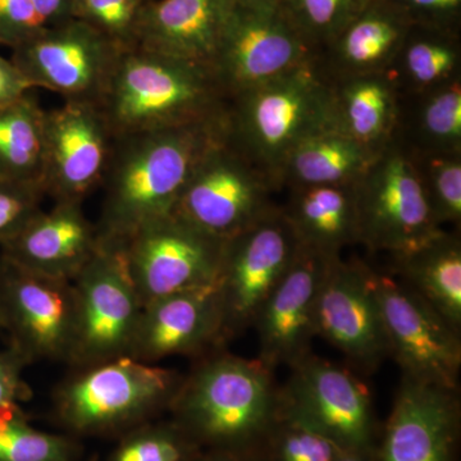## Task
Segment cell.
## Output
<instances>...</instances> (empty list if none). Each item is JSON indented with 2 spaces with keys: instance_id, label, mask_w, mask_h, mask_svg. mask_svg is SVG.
I'll return each instance as SVG.
<instances>
[{
  "instance_id": "6da1fadb",
  "label": "cell",
  "mask_w": 461,
  "mask_h": 461,
  "mask_svg": "<svg viewBox=\"0 0 461 461\" xmlns=\"http://www.w3.org/2000/svg\"><path fill=\"white\" fill-rule=\"evenodd\" d=\"M226 129V114L205 122L115 138L96 224L103 239L123 241L171 215L194 169Z\"/></svg>"
},
{
  "instance_id": "7a4b0ae2",
  "label": "cell",
  "mask_w": 461,
  "mask_h": 461,
  "mask_svg": "<svg viewBox=\"0 0 461 461\" xmlns=\"http://www.w3.org/2000/svg\"><path fill=\"white\" fill-rule=\"evenodd\" d=\"M229 100L211 67L136 47L121 53L98 107L115 139L215 120Z\"/></svg>"
},
{
  "instance_id": "3957f363",
  "label": "cell",
  "mask_w": 461,
  "mask_h": 461,
  "mask_svg": "<svg viewBox=\"0 0 461 461\" xmlns=\"http://www.w3.org/2000/svg\"><path fill=\"white\" fill-rule=\"evenodd\" d=\"M330 130V83L315 59L229 100L226 133L273 182L299 142Z\"/></svg>"
},
{
  "instance_id": "277c9868",
  "label": "cell",
  "mask_w": 461,
  "mask_h": 461,
  "mask_svg": "<svg viewBox=\"0 0 461 461\" xmlns=\"http://www.w3.org/2000/svg\"><path fill=\"white\" fill-rule=\"evenodd\" d=\"M278 402L280 390L259 360L215 351L184 375L169 409L194 436L238 445L271 426Z\"/></svg>"
},
{
  "instance_id": "5b68a950",
  "label": "cell",
  "mask_w": 461,
  "mask_h": 461,
  "mask_svg": "<svg viewBox=\"0 0 461 461\" xmlns=\"http://www.w3.org/2000/svg\"><path fill=\"white\" fill-rule=\"evenodd\" d=\"M184 375L121 357L78 368L56 391L63 421L81 432L108 429L169 408Z\"/></svg>"
},
{
  "instance_id": "8992f818",
  "label": "cell",
  "mask_w": 461,
  "mask_h": 461,
  "mask_svg": "<svg viewBox=\"0 0 461 461\" xmlns=\"http://www.w3.org/2000/svg\"><path fill=\"white\" fill-rule=\"evenodd\" d=\"M275 185L227 136L205 151L173 215L215 239L229 240L276 208Z\"/></svg>"
},
{
  "instance_id": "52a82bcc",
  "label": "cell",
  "mask_w": 461,
  "mask_h": 461,
  "mask_svg": "<svg viewBox=\"0 0 461 461\" xmlns=\"http://www.w3.org/2000/svg\"><path fill=\"white\" fill-rule=\"evenodd\" d=\"M72 284L77 332L69 364L78 369L129 357L142 304L120 242L100 238L98 250Z\"/></svg>"
},
{
  "instance_id": "ba28073f",
  "label": "cell",
  "mask_w": 461,
  "mask_h": 461,
  "mask_svg": "<svg viewBox=\"0 0 461 461\" xmlns=\"http://www.w3.org/2000/svg\"><path fill=\"white\" fill-rule=\"evenodd\" d=\"M299 248L281 206L226 240L215 282L224 342L254 327L260 309L290 268Z\"/></svg>"
},
{
  "instance_id": "9c48e42d",
  "label": "cell",
  "mask_w": 461,
  "mask_h": 461,
  "mask_svg": "<svg viewBox=\"0 0 461 461\" xmlns=\"http://www.w3.org/2000/svg\"><path fill=\"white\" fill-rule=\"evenodd\" d=\"M314 57L281 0H235L213 71L230 99Z\"/></svg>"
},
{
  "instance_id": "30bf717a",
  "label": "cell",
  "mask_w": 461,
  "mask_h": 461,
  "mask_svg": "<svg viewBox=\"0 0 461 461\" xmlns=\"http://www.w3.org/2000/svg\"><path fill=\"white\" fill-rule=\"evenodd\" d=\"M390 357L403 378L456 393L461 368L460 330L393 275L368 267Z\"/></svg>"
},
{
  "instance_id": "8fae6325",
  "label": "cell",
  "mask_w": 461,
  "mask_h": 461,
  "mask_svg": "<svg viewBox=\"0 0 461 461\" xmlns=\"http://www.w3.org/2000/svg\"><path fill=\"white\" fill-rule=\"evenodd\" d=\"M360 244L373 253H402L444 229L430 213L411 157L396 140L354 185Z\"/></svg>"
},
{
  "instance_id": "7c38bea8",
  "label": "cell",
  "mask_w": 461,
  "mask_h": 461,
  "mask_svg": "<svg viewBox=\"0 0 461 461\" xmlns=\"http://www.w3.org/2000/svg\"><path fill=\"white\" fill-rule=\"evenodd\" d=\"M118 242L144 306L172 294L214 286L226 241L171 214Z\"/></svg>"
},
{
  "instance_id": "4fadbf2b",
  "label": "cell",
  "mask_w": 461,
  "mask_h": 461,
  "mask_svg": "<svg viewBox=\"0 0 461 461\" xmlns=\"http://www.w3.org/2000/svg\"><path fill=\"white\" fill-rule=\"evenodd\" d=\"M0 321L27 363H71L77 332L74 284L26 271L0 257Z\"/></svg>"
},
{
  "instance_id": "5bb4252c",
  "label": "cell",
  "mask_w": 461,
  "mask_h": 461,
  "mask_svg": "<svg viewBox=\"0 0 461 461\" xmlns=\"http://www.w3.org/2000/svg\"><path fill=\"white\" fill-rule=\"evenodd\" d=\"M122 51L102 33L71 18L45 27L17 47L12 62L33 89L53 91L66 102L99 105Z\"/></svg>"
},
{
  "instance_id": "9a60e30c",
  "label": "cell",
  "mask_w": 461,
  "mask_h": 461,
  "mask_svg": "<svg viewBox=\"0 0 461 461\" xmlns=\"http://www.w3.org/2000/svg\"><path fill=\"white\" fill-rule=\"evenodd\" d=\"M281 402L345 451H368L373 433L371 396L353 373L308 355L290 366Z\"/></svg>"
},
{
  "instance_id": "2e32d148",
  "label": "cell",
  "mask_w": 461,
  "mask_h": 461,
  "mask_svg": "<svg viewBox=\"0 0 461 461\" xmlns=\"http://www.w3.org/2000/svg\"><path fill=\"white\" fill-rule=\"evenodd\" d=\"M368 267L341 257L330 263L315 306V336L355 366L373 371L390 357V348Z\"/></svg>"
},
{
  "instance_id": "e0dca14e",
  "label": "cell",
  "mask_w": 461,
  "mask_h": 461,
  "mask_svg": "<svg viewBox=\"0 0 461 461\" xmlns=\"http://www.w3.org/2000/svg\"><path fill=\"white\" fill-rule=\"evenodd\" d=\"M45 194L54 202L84 200L102 186L114 136L98 105L65 102L47 111Z\"/></svg>"
},
{
  "instance_id": "ac0fdd59",
  "label": "cell",
  "mask_w": 461,
  "mask_h": 461,
  "mask_svg": "<svg viewBox=\"0 0 461 461\" xmlns=\"http://www.w3.org/2000/svg\"><path fill=\"white\" fill-rule=\"evenodd\" d=\"M333 259L300 245L290 268L264 303L253 329L259 339L258 360L269 371L280 366L290 368L312 354L318 294Z\"/></svg>"
},
{
  "instance_id": "d6986e66",
  "label": "cell",
  "mask_w": 461,
  "mask_h": 461,
  "mask_svg": "<svg viewBox=\"0 0 461 461\" xmlns=\"http://www.w3.org/2000/svg\"><path fill=\"white\" fill-rule=\"evenodd\" d=\"M223 344L222 313L214 285L142 306L129 357L157 364L173 355H206Z\"/></svg>"
},
{
  "instance_id": "ffe728a7",
  "label": "cell",
  "mask_w": 461,
  "mask_h": 461,
  "mask_svg": "<svg viewBox=\"0 0 461 461\" xmlns=\"http://www.w3.org/2000/svg\"><path fill=\"white\" fill-rule=\"evenodd\" d=\"M99 244L98 227L85 215L83 203L54 202L0 245V257L26 271L72 282Z\"/></svg>"
},
{
  "instance_id": "44dd1931",
  "label": "cell",
  "mask_w": 461,
  "mask_h": 461,
  "mask_svg": "<svg viewBox=\"0 0 461 461\" xmlns=\"http://www.w3.org/2000/svg\"><path fill=\"white\" fill-rule=\"evenodd\" d=\"M455 393L402 378L382 461H451L457 423Z\"/></svg>"
},
{
  "instance_id": "7402d4cb",
  "label": "cell",
  "mask_w": 461,
  "mask_h": 461,
  "mask_svg": "<svg viewBox=\"0 0 461 461\" xmlns=\"http://www.w3.org/2000/svg\"><path fill=\"white\" fill-rule=\"evenodd\" d=\"M235 0H149L138 47L213 69Z\"/></svg>"
},
{
  "instance_id": "603a6c76",
  "label": "cell",
  "mask_w": 461,
  "mask_h": 461,
  "mask_svg": "<svg viewBox=\"0 0 461 461\" xmlns=\"http://www.w3.org/2000/svg\"><path fill=\"white\" fill-rule=\"evenodd\" d=\"M411 23L387 0H371L314 59L330 81L386 74Z\"/></svg>"
},
{
  "instance_id": "cb8c5ba5",
  "label": "cell",
  "mask_w": 461,
  "mask_h": 461,
  "mask_svg": "<svg viewBox=\"0 0 461 461\" xmlns=\"http://www.w3.org/2000/svg\"><path fill=\"white\" fill-rule=\"evenodd\" d=\"M330 83V130L381 154L395 139L400 109L395 85L386 74L354 76Z\"/></svg>"
},
{
  "instance_id": "d4e9b609",
  "label": "cell",
  "mask_w": 461,
  "mask_h": 461,
  "mask_svg": "<svg viewBox=\"0 0 461 461\" xmlns=\"http://www.w3.org/2000/svg\"><path fill=\"white\" fill-rule=\"evenodd\" d=\"M282 206L299 244L321 256L341 257L350 245L360 244L354 185L290 189Z\"/></svg>"
},
{
  "instance_id": "484cf974",
  "label": "cell",
  "mask_w": 461,
  "mask_h": 461,
  "mask_svg": "<svg viewBox=\"0 0 461 461\" xmlns=\"http://www.w3.org/2000/svg\"><path fill=\"white\" fill-rule=\"evenodd\" d=\"M393 277L461 332V241L441 230L417 247L391 254Z\"/></svg>"
},
{
  "instance_id": "4316f807",
  "label": "cell",
  "mask_w": 461,
  "mask_h": 461,
  "mask_svg": "<svg viewBox=\"0 0 461 461\" xmlns=\"http://www.w3.org/2000/svg\"><path fill=\"white\" fill-rule=\"evenodd\" d=\"M379 154L333 130L309 136L288 153L278 189L355 185Z\"/></svg>"
},
{
  "instance_id": "83f0119b",
  "label": "cell",
  "mask_w": 461,
  "mask_h": 461,
  "mask_svg": "<svg viewBox=\"0 0 461 461\" xmlns=\"http://www.w3.org/2000/svg\"><path fill=\"white\" fill-rule=\"evenodd\" d=\"M393 140L411 154H461V78L400 95Z\"/></svg>"
},
{
  "instance_id": "f1b7e54d",
  "label": "cell",
  "mask_w": 461,
  "mask_h": 461,
  "mask_svg": "<svg viewBox=\"0 0 461 461\" xmlns=\"http://www.w3.org/2000/svg\"><path fill=\"white\" fill-rule=\"evenodd\" d=\"M386 75L402 96L461 78L460 32L411 25Z\"/></svg>"
},
{
  "instance_id": "f546056e",
  "label": "cell",
  "mask_w": 461,
  "mask_h": 461,
  "mask_svg": "<svg viewBox=\"0 0 461 461\" xmlns=\"http://www.w3.org/2000/svg\"><path fill=\"white\" fill-rule=\"evenodd\" d=\"M44 111L32 90L0 107V180L45 191L47 130Z\"/></svg>"
},
{
  "instance_id": "4dcf8cb0",
  "label": "cell",
  "mask_w": 461,
  "mask_h": 461,
  "mask_svg": "<svg viewBox=\"0 0 461 461\" xmlns=\"http://www.w3.org/2000/svg\"><path fill=\"white\" fill-rule=\"evenodd\" d=\"M408 154L435 222L460 227L461 154Z\"/></svg>"
},
{
  "instance_id": "1f68e13d",
  "label": "cell",
  "mask_w": 461,
  "mask_h": 461,
  "mask_svg": "<svg viewBox=\"0 0 461 461\" xmlns=\"http://www.w3.org/2000/svg\"><path fill=\"white\" fill-rule=\"evenodd\" d=\"M71 455L66 438L30 426L20 405L0 409V461H69Z\"/></svg>"
},
{
  "instance_id": "d6a6232c",
  "label": "cell",
  "mask_w": 461,
  "mask_h": 461,
  "mask_svg": "<svg viewBox=\"0 0 461 461\" xmlns=\"http://www.w3.org/2000/svg\"><path fill=\"white\" fill-rule=\"evenodd\" d=\"M297 32L311 45L321 50L371 0H281Z\"/></svg>"
},
{
  "instance_id": "836d02e7",
  "label": "cell",
  "mask_w": 461,
  "mask_h": 461,
  "mask_svg": "<svg viewBox=\"0 0 461 461\" xmlns=\"http://www.w3.org/2000/svg\"><path fill=\"white\" fill-rule=\"evenodd\" d=\"M149 0H72L71 18L127 50L138 47V30Z\"/></svg>"
},
{
  "instance_id": "e575fe53",
  "label": "cell",
  "mask_w": 461,
  "mask_h": 461,
  "mask_svg": "<svg viewBox=\"0 0 461 461\" xmlns=\"http://www.w3.org/2000/svg\"><path fill=\"white\" fill-rule=\"evenodd\" d=\"M276 418L281 423L278 461H336L346 453L329 436L287 408L281 399Z\"/></svg>"
},
{
  "instance_id": "d590c367",
  "label": "cell",
  "mask_w": 461,
  "mask_h": 461,
  "mask_svg": "<svg viewBox=\"0 0 461 461\" xmlns=\"http://www.w3.org/2000/svg\"><path fill=\"white\" fill-rule=\"evenodd\" d=\"M45 196L41 186L0 180V245L41 211Z\"/></svg>"
},
{
  "instance_id": "8d00e7d4",
  "label": "cell",
  "mask_w": 461,
  "mask_h": 461,
  "mask_svg": "<svg viewBox=\"0 0 461 461\" xmlns=\"http://www.w3.org/2000/svg\"><path fill=\"white\" fill-rule=\"evenodd\" d=\"M185 455L180 437L168 430H149L123 442L112 461H184Z\"/></svg>"
},
{
  "instance_id": "74e56055",
  "label": "cell",
  "mask_w": 461,
  "mask_h": 461,
  "mask_svg": "<svg viewBox=\"0 0 461 461\" xmlns=\"http://www.w3.org/2000/svg\"><path fill=\"white\" fill-rule=\"evenodd\" d=\"M47 23L30 0H0V45L16 50Z\"/></svg>"
},
{
  "instance_id": "f35d334b",
  "label": "cell",
  "mask_w": 461,
  "mask_h": 461,
  "mask_svg": "<svg viewBox=\"0 0 461 461\" xmlns=\"http://www.w3.org/2000/svg\"><path fill=\"white\" fill-rule=\"evenodd\" d=\"M411 25L460 32L461 0H387Z\"/></svg>"
},
{
  "instance_id": "ab89813d",
  "label": "cell",
  "mask_w": 461,
  "mask_h": 461,
  "mask_svg": "<svg viewBox=\"0 0 461 461\" xmlns=\"http://www.w3.org/2000/svg\"><path fill=\"white\" fill-rule=\"evenodd\" d=\"M27 366L29 363L14 348L0 350V409L20 405L32 396V388L23 377Z\"/></svg>"
},
{
  "instance_id": "60d3db41",
  "label": "cell",
  "mask_w": 461,
  "mask_h": 461,
  "mask_svg": "<svg viewBox=\"0 0 461 461\" xmlns=\"http://www.w3.org/2000/svg\"><path fill=\"white\" fill-rule=\"evenodd\" d=\"M33 90L12 59L0 56V107L23 98Z\"/></svg>"
},
{
  "instance_id": "b9f144b4",
  "label": "cell",
  "mask_w": 461,
  "mask_h": 461,
  "mask_svg": "<svg viewBox=\"0 0 461 461\" xmlns=\"http://www.w3.org/2000/svg\"><path fill=\"white\" fill-rule=\"evenodd\" d=\"M48 26L71 20L72 0H30Z\"/></svg>"
},
{
  "instance_id": "7bdbcfd3",
  "label": "cell",
  "mask_w": 461,
  "mask_h": 461,
  "mask_svg": "<svg viewBox=\"0 0 461 461\" xmlns=\"http://www.w3.org/2000/svg\"><path fill=\"white\" fill-rule=\"evenodd\" d=\"M366 453V451H346L336 461H369Z\"/></svg>"
},
{
  "instance_id": "ee69618b",
  "label": "cell",
  "mask_w": 461,
  "mask_h": 461,
  "mask_svg": "<svg viewBox=\"0 0 461 461\" xmlns=\"http://www.w3.org/2000/svg\"><path fill=\"white\" fill-rule=\"evenodd\" d=\"M218 461H244V460L235 459V457H224V459H221Z\"/></svg>"
},
{
  "instance_id": "f6af8a7d",
  "label": "cell",
  "mask_w": 461,
  "mask_h": 461,
  "mask_svg": "<svg viewBox=\"0 0 461 461\" xmlns=\"http://www.w3.org/2000/svg\"><path fill=\"white\" fill-rule=\"evenodd\" d=\"M0 330H2V321H0Z\"/></svg>"
}]
</instances>
